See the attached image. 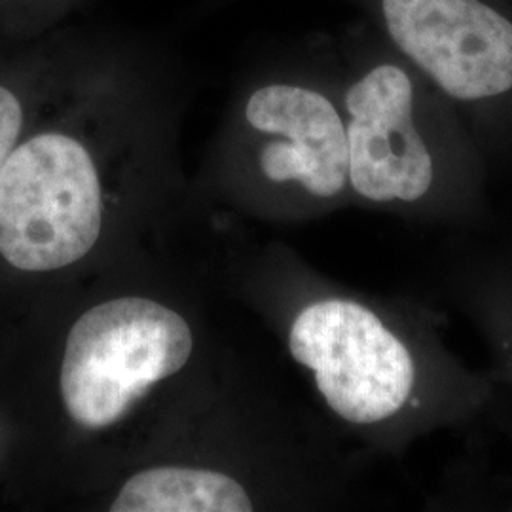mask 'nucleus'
I'll use <instances>...</instances> for the list:
<instances>
[{"label":"nucleus","mask_w":512,"mask_h":512,"mask_svg":"<svg viewBox=\"0 0 512 512\" xmlns=\"http://www.w3.org/2000/svg\"><path fill=\"white\" fill-rule=\"evenodd\" d=\"M192 332L177 311L126 296L86 311L69 332L61 366L63 403L78 425L101 429L128 414L152 385L177 374Z\"/></svg>","instance_id":"f257e3e1"},{"label":"nucleus","mask_w":512,"mask_h":512,"mask_svg":"<svg viewBox=\"0 0 512 512\" xmlns=\"http://www.w3.org/2000/svg\"><path fill=\"white\" fill-rule=\"evenodd\" d=\"M101 213L90 150L67 133H38L0 173V255L23 272L71 266L99 239Z\"/></svg>","instance_id":"f03ea898"},{"label":"nucleus","mask_w":512,"mask_h":512,"mask_svg":"<svg viewBox=\"0 0 512 512\" xmlns=\"http://www.w3.org/2000/svg\"><path fill=\"white\" fill-rule=\"evenodd\" d=\"M380 35L461 103L512 95V0H365Z\"/></svg>","instance_id":"7ed1b4c3"},{"label":"nucleus","mask_w":512,"mask_h":512,"mask_svg":"<svg viewBox=\"0 0 512 512\" xmlns=\"http://www.w3.org/2000/svg\"><path fill=\"white\" fill-rule=\"evenodd\" d=\"M344 95L349 183L372 202H418L435 183L437 162L421 126L425 74L382 35Z\"/></svg>","instance_id":"20e7f679"},{"label":"nucleus","mask_w":512,"mask_h":512,"mask_svg":"<svg viewBox=\"0 0 512 512\" xmlns=\"http://www.w3.org/2000/svg\"><path fill=\"white\" fill-rule=\"evenodd\" d=\"M291 353L315 374L330 408L351 423H376L408 401L414 365L403 342L365 306L325 300L302 311Z\"/></svg>","instance_id":"39448f33"},{"label":"nucleus","mask_w":512,"mask_h":512,"mask_svg":"<svg viewBox=\"0 0 512 512\" xmlns=\"http://www.w3.org/2000/svg\"><path fill=\"white\" fill-rule=\"evenodd\" d=\"M245 120L266 137L258 164L272 183L304 186L332 198L349 181L346 122L325 93L302 84L274 82L247 101Z\"/></svg>","instance_id":"423d86ee"},{"label":"nucleus","mask_w":512,"mask_h":512,"mask_svg":"<svg viewBox=\"0 0 512 512\" xmlns=\"http://www.w3.org/2000/svg\"><path fill=\"white\" fill-rule=\"evenodd\" d=\"M112 512H249L251 499L230 476L203 469L158 467L129 478Z\"/></svg>","instance_id":"0eeeda50"},{"label":"nucleus","mask_w":512,"mask_h":512,"mask_svg":"<svg viewBox=\"0 0 512 512\" xmlns=\"http://www.w3.org/2000/svg\"><path fill=\"white\" fill-rule=\"evenodd\" d=\"M23 122L25 110L18 93L8 84L0 82V173L14 148L19 145Z\"/></svg>","instance_id":"6e6552de"},{"label":"nucleus","mask_w":512,"mask_h":512,"mask_svg":"<svg viewBox=\"0 0 512 512\" xmlns=\"http://www.w3.org/2000/svg\"><path fill=\"white\" fill-rule=\"evenodd\" d=\"M59 0H0V21L12 31H27L48 19Z\"/></svg>","instance_id":"1a4fd4ad"}]
</instances>
